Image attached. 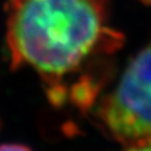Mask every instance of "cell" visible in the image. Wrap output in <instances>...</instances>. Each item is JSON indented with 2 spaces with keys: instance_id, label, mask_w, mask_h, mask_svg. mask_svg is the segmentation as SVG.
<instances>
[{
  "instance_id": "1",
  "label": "cell",
  "mask_w": 151,
  "mask_h": 151,
  "mask_svg": "<svg viewBox=\"0 0 151 151\" xmlns=\"http://www.w3.org/2000/svg\"><path fill=\"white\" fill-rule=\"evenodd\" d=\"M106 0H9L6 41L14 67L44 76L76 68L106 31Z\"/></svg>"
},
{
  "instance_id": "2",
  "label": "cell",
  "mask_w": 151,
  "mask_h": 151,
  "mask_svg": "<svg viewBox=\"0 0 151 151\" xmlns=\"http://www.w3.org/2000/svg\"><path fill=\"white\" fill-rule=\"evenodd\" d=\"M104 120L122 139L151 138V43L124 71L108 98Z\"/></svg>"
},
{
  "instance_id": "3",
  "label": "cell",
  "mask_w": 151,
  "mask_h": 151,
  "mask_svg": "<svg viewBox=\"0 0 151 151\" xmlns=\"http://www.w3.org/2000/svg\"><path fill=\"white\" fill-rule=\"evenodd\" d=\"M0 151H31L25 145L20 144H3L0 145Z\"/></svg>"
},
{
  "instance_id": "4",
  "label": "cell",
  "mask_w": 151,
  "mask_h": 151,
  "mask_svg": "<svg viewBox=\"0 0 151 151\" xmlns=\"http://www.w3.org/2000/svg\"><path fill=\"white\" fill-rule=\"evenodd\" d=\"M127 151H151V143L147 145H143V146H136V147H131L127 149Z\"/></svg>"
}]
</instances>
